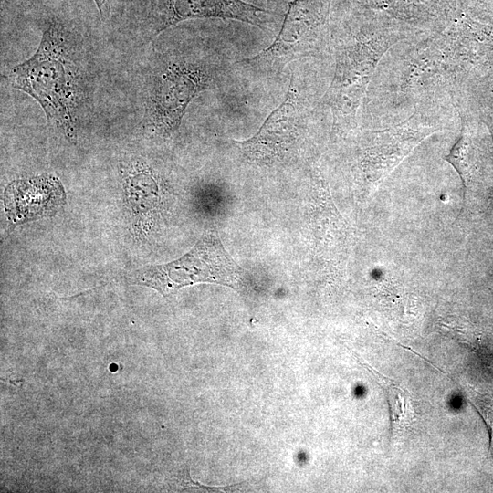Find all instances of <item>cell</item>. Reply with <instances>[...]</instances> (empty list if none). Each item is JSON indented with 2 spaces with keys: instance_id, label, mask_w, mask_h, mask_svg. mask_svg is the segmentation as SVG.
Masks as SVG:
<instances>
[{
  "instance_id": "5b68a950",
  "label": "cell",
  "mask_w": 493,
  "mask_h": 493,
  "mask_svg": "<svg viewBox=\"0 0 493 493\" xmlns=\"http://www.w3.org/2000/svg\"><path fill=\"white\" fill-rule=\"evenodd\" d=\"M277 14L242 0H155L154 34L195 18L235 19L269 29Z\"/></svg>"
},
{
  "instance_id": "8fae6325",
  "label": "cell",
  "mask_w": 493,
  "mask_h": 493,
  "mask_svg": "<svg viewBox=\"0 0 493 493\" xmlns=\"http://www.w3.org/2000/svg\"><path fill=\"white\" fill-rule=\"evenodd\" d=\"M482 121L485 123V125L487 126V128H488V131L490 133L491 140H492V144H493V118L490 115H484L482 117Z\"/></svg>"
},
{
  "instance_id": "52a82bcc",
  "label": "cell",
  "mask_w": 493,
  "mask_h": 493,
  "mask_svg": "<svg viewBox=\"0 0 493 493\" xmlns=\"http://www.w3.org/2000/svg\"><path fill=\"white\" fill-rule=\"evenodd\" d=\"M5 209L14 221L25 208L20 221L37 218L61 205L63 187L56 177L42 175L11 183L5 191Z\"/></svg>"
},
{
  "instance_id": "3957f363",
  "label": "cell",
  "mask_w": 493,
  "mask_h": 493,
  "mask_svg": "<svg viewBox=\"0 0 493 493\" xmlns=\"http://www.w3.org/2000/svg\"><path fill=\"white\" fill-rule=\"evenodd\" d=\"M214 80L208 64L187 58L163 63L153 73L146 102V121L150 131L163 137L180 126L188 105Z\"/></svg>"
},
{
  "instance_id": "ba28073f",
  "label": "cell",
  "mask_w": 493,
  "mask_h": 493,
  "mask_svg": "<svg viewBox=\"0 0 493 493\" xmlns=\"http://www.w3.org/2000/svg\"><path fill=\"white\" fill-rule=\"evenodd\" d=\"M363 366L373 376L386 395L390 415V439L393 440L402 436L415 421L414 407L410 393L371 365L363 363Z\"/></svg>"
},
{
  "instance_id": "8992f818",
  "label": "cell",
  "mask_w": 493,
  "mask_h": 493,
  "mask_svg": "<svg viewBox=\"0 0 493 493\" xmlns=\"http://www.w3.org/2000/svg\"><path fill=\"white\" fill-rule=\"evenodd\" d=\"M124 201L136 235L149 233L161 205L160 183L155 171L142 159L131 158L121 164Z\"/></svg>"
},
{
  "instance_id": "6da1fadb",
  "label": "cell",
  "mask_w": 493,
  "mask_h": 493,
  "mask_svg": "<svg viewBox=\"0 0 493 493\" xmlns=\"http://www.w3.org/2000/svg\"><path fill=\"white\" fill-rule=\"evenodd\" d=\"M6 79L13 88L35 99L47 121L68 142H76L83 83L75 45L62 23L48 21L33 56L13 67Z\"/></svg>"
},
{
  "instance_id": "7a4b0ae2",
  "label": "cell",
  "mask_w": 493,
  "mask_h": 493,
  "mask_svg": "<svg viewBox=\"0 0 493 493\" xmlns=\"http://www.w3.org/2000/svg\"><path fill=\"white\" fill-rule=\"evenodd\" d=\"M244 275L217 235L206 233L181 257L145 267L136 271L134 278L137 284L167 296L183 287L204 282L238 288L244 283Z\"/></svg>"
},
{
  "instance_id": "277c9868",
  "label": "cell",
  "mask_w": 493,
  "mask_h": 493,
  "mask_svg": "<svg viewBox=\"0 0 493 493\" xmlns=\"http://www.w3.org/2000/svg\"><path fill=\"white\" fill-rule=\"evenodd\" d=\"M302 115L299 92L291 80L284 100L267 116L258 131L236 143L252 162L272 164L282 161L299 141Z\"/></svg>"
},
{
  "instance_id": "30bf717a",
  "label": "cell",
  "mask_w": 493,
  "mask_h": 493,
  "mask_svg": "<svg viewBox=\"0 0 493 493\" xmlns=\"http://www.w3.org/2000/svg\"><path fill=\"white\" fill-rule=\"evenodd\" d=\"M93 1L96 4V6L98 8L100 17L104 19L110 12L111 0H93Z\"/></svg>"
},
{
  "instance_id": "9c48e42d",
  "label": "cell",
  "mask_w": 493,
  "mask_h": 493,
  "mask_svg": "<svg viewBox=\"0 0 493 493\" xmlns=\"http://www.w3.org/2000/svg\"><path fill=\"white\" fill-rule=\"evenodd\" d=\"M445 159L457 171L465 186V194L470 185L474 170V146L463 126L461 135Z\"/></svg>"
}]
</instances>
